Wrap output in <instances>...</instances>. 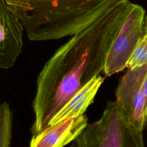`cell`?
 <instances>
[{
    "label": "cell",
    "mask_w": 147,
    "mask_h": 147,
    "mask_svg": "<svg viewBox=\"0 0 147 147\" xmlns=\"http://www.w3.org/2000/svg\"><path fill=\"white\" fill-rule=\"evenodd\" d=\"M24 26L16 14L0 0V69L12 67L23 46Z\"/></svg>",
    "instance_id": "obj_6"
},
{
    "label": "cell",
    "mask_w": 147,
    "mask_h": 147,
    "mask_svg": "<svg viewBox=\"0 0 147 147\" xmlns=\"http://www.w3.org/2000/svg\"><path fill=\"white\" fill-rule=\"evenodd\" d=\"M147 74V63L127 69L120 79L115 91L116 103L134 126L142 131L146 120L144 115L145 99L142 86Z\"/></svg>",
    "instance_id": "obj_5"
},
{
    "label": "cell",
    "mask_w": 147,
    "mask_h": 147,
    "mask_svg": "<svg viewBox=\"0 0 147 147\" xmlns=\"http://www.w3.org/2000/svg\"><path fill=\"white\" fill-rule=\"evenodd\" d=\"M144 9L132 3L126 18L106 54L103 72L106 76L118 73L126 64L145 34Z\"/></svg>",
    "instance_id": "obj_3"
},
{
    "label": "cell",
    "mask_w": 147,
    "mask_h": 147,
    "mask_svg": "<svg viewBox=\"0 0 147 147\" xmlns=\"http://www.w3.org/2000/svg\"><path fill=\"white\" fill-rule=\"evenodd\" d=\"M69 147H145L137 129L115 101L109 102L101 117L87 124Z\"/></svg>",
    "instance_id": "obj_2"
},
{
    "label": "cell",
    "mask_w": 147,
    "mask_h": 147,
    "mask_svg": "<svg viewBox=\"0 0 147 147\" xmlns=\"http://www.w3.org/2000/svg\"><path fill=\"white\" fill-rule=\"evenodd\" d=\"M87 124L84 114L64 119L32 135L29 147H64L78 137Z\"/></svg>",
    "instance_id": "obj_7"
},
{
    "label": "cell",
    "mask_w": 147,
    "mask_h": 147,
    "mask_svg": "<svg viewBox=\"0 0 147 147\" xmlns=\"http://www.w3.org/2000/svg\"><path fill=\"white\" fill-rule=\"evenodd\" d=\"M12 115L9 103L0 105V147H10Z\"/></svg>",
    "instance_id": "obj_9"
},
{
    "label": "cell",
    "mask_w": 147,
    "mask_h": 147,
    "mask_svg": "<svg viewBox=\"0 0 147 147\" xmlns=\"http://www.w3.org/2000/svg\"><path fill=\"white\" fill-rule=\"evenodd\" d=\"M144 29H145V33L147 34V14L145 15V17Z\"/></svg>",
    "instance_id": "obj_12"
},
{
    "label": "cell",
    "mask_w": 147,
    "mask_h": 147,
    "mask_svg": "<svg viewBox=\"0 0 147 147\" xmlns=\"http://www.w3.org/2000/svg\"><path fill=\"white\" fill-rule=\"evenodd\" d=\"M22 25L41 20H61L90 9L97 0H5Z\"/></svg>",
    "instance_id": "obj_4"
},
{
    "label": "cell",
    "mask_w": 147,
    "mask_h": 147,
    "mask_svg": "<svg viewBox=\"0 0 147 147\" xmlns=\"http://www.w3.org/2000/svg\"><path fill=\"white\" fill-rule=\"evenodd\" d=\"M104 80L105 77L99 75L91 79L58 111L49 122V126L84 114L88 107L93 103Z\"/></svg>",
    "instance_id": "obj_8"
},
{
    "label": "cell",
    "mask_w": 147,
    "mask_h": 147,
    "mask_svg": "<svg viewBox=\"0 0 147 147\" xmlns=\"http://www.w3.org/2000/svg\"><path fill=\"white\" fill-rule=\"evenodd\" d=\"M131 5L129 0L119 1L92 24L72 35L46 62L38 76L32 102V135L48 127L71 97L103 71L106 54Z\"/></svg>",
    "instance_id": "obj_1"
},
{
    "label": "cell",
    "mask_w": 147,
    "mask_h": 147,
    "mask_svg": "<svg viewBox=\"0 0 147 147\" xmlns=\"http://www.w3.org/2000/svg\"><path fill=\"white\" fill-rule=\"evenodd\" d=\"M142 92L145 99L144 104V115L146 120L147 121V74L144 80L142 86Z\"/></svg>",
    "instance_id": "obj_11"
},
{
    "label": "cell",
    "mask_w": 147,
    "mask_h": 147,
    "mask_svg": "<svg viewBox=\"0 0 147 147\" xmlns=\"http://www.w3.org/2000/svg\"><path fill=\"white\" fill-rule=\"evenodd\" d=\"M147 63V34H144L139 41L127 64V69L133 70Z\"/></svg>",
    "instance_id": "obj_10"
}]
</instances>
